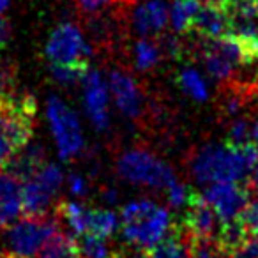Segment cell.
<instances>
[{
    "instance_id": "e0dca14e",
    "label": "cell",
    "mask_w": 258,
    "mask_h": 258,
    "mask_svg": "<svg viewBox=\"0 0 258 258\" xmlns=\"http://www.w3.org/2000/svg\"><path fill=\"white\" fill-rule=\"evenodd\" d=\"M39 258H82L76 239L62 232H53L39 251Z\"/></svg>"
},
{
    "instance_id": "ffe728a7",
    "label": "cell",
    "mask_w": 258,
    "mask_h": 258,
    "mask_svg": "<svg viewBox=\"0 0 258 258\" xmlns=\"http://www.w3.org/2000/svg\"><path fill=\"white\" fill-rule=\"evenodd\" d=\"M57 218L73 230L75 237L87 232V209L76 202H60L57 205Z\"/></svg>"
},
{
    "instance_id": "3957f363",
    "label": "cell",
    "mask_w": 258,
    "mask_h": 258,
    "mask_svg": "<svg viewBox=\"0 0 258 258\" xmlns=\"http://www.w3.org/2000/svg\"><path fill=\"white\" fill-rule=\"evenodd\" d=\"M122 235L138 253L145 254L168 233L172 218L151 200H135L122 209Z\"/></svg>"
},
{
    "instance_id": "7402d4cb",
    "label": "cell",
    "mask_w": 258,
    "mask_h": 258,
    "mask_svg": "<svg viewBox=\"0 0 258 258\" xmlns=\"http://www.w3.org/2000/svg\"><path fill=\"white\" fill-rule=\"evenodd\" d=\"M76 244H78L82 258H115L117 254L108 247L106 239H101V237L87 232L76 237Z\"/></svg>"
},
{
    "instance_id": "6da1fadb",
    "label": "cell",
    "mask_w": 258,
    "mask_h": 258,
    "mask_svg": "<svg viewBox=\"0 0 258 258\" xmlns=\"http://www.w3.org/2000/svg\"><path fill=\"white\" fill-rule=\"evenodd\" d=\"M258 165V149L253 142L246 145L207 144L191 158V173L198 182H242Z\"/></svg>"
},
{
    "instance_id": "2e32d148",
    "label": "cell",
    "mask_w": 258,
    "mask_h": 258,
    "mask_svg": "<svg viewBox=\"0 0 258 258\" xmlns=\"http://www.w3.org/2000/svg\"><path fill=\"white\" fill-rule=\"evenodd\" d=\"M145 258H189V253L179 230L172 225L168 233L145 253Z\"/></svg>"
},
{
    "instance_id": "1f68e13d",
    "label": "cell",
    "mask_w": 258,
    "mask_h": 258,
    "mask_svg": "<svg viewBox=\"0 0 258 258\" xmlns=\"http://www.w3.org/2000/svg\"><path fill=\"white\" fill-rule=\"evenodd\" d=\"M11 39V25L6 18L0 16V50H4Z\"/></svg>"
},
{
    "instance_id": "9a60e30c",
    "label": "cell",
    "mask_w": 258,
    "mask_h": 258,
    "mask_svg": "<svg viewBox=\"0 0 258 258\" xmlns=\"http://www.w3.org/2000/svg\"><path fill=\"white\" fill-rule=\"evenodd\" d=\"M44 165V149L41 145H25L22 151H18L11 158V161L6 165L9 173L23 180L32 177L41 166Z\"/></svg>"
},
{
    "instance_id": "f1b7e54d",
    "label": "cell",
    "mask_w": 258,
    "mask_h": 258,
    "mask_svg": "<svg viewBox=\"0 0 258 258\" xmlns=\"http://www.w3.org/2000/svg\"><path fill=\"white\" fill-rule=\"evenodd\" d=\"M16 82V68L9 62L0 64V94H11L15 92Z\"/></svg>"
},
{
    "instance_id": "5b68a950",
    "label": "cell",
    "mask_w": 258,
    "mask_h": 258,
    "mask_svg": "<svg viewBox=\"0 0 258 258\" xmlns=\"http://www.w3.org/2000/svg\"><path fill=\"white\" fill-rule=\"evenodd\" d=\"M57 225L44 218H29L8 226L0 258H36Z\"/></svg>"
},
{
    "instance_id": "44dd1931",
    "label": "cell",
    "mask_w": 258,
    "mask_h": 258,
    "mask_svg": "<svg viewBox=\"0 0 258 258\" xmlns=\"http://www.w3.org/2000/svg\"><path fill=\"white\" fill-rule=\"evenodd\" d=\"M161 60V48L152 37H142L135 44V66L140 71H149L158 66Z\"/></svg>"
},
{
    "instance_id": "83f0119b",
    "label": "cell",
    "mask_w": 258,
    "mask_h": 258,
    "mask_svg": "<svg viewBox=\"0 0 258 258\" xmlns=\"http://www.w3.org/2000/svg\"><path fill=\"white\" fill-rule=\"evenodd\" d=\"M189 187L184 186L182 182H179V180H173L172 184H170L168 187H166V197H168V202L172 207H184L187 202V197H189Z\"/></svg>"
},
{
    "instance_id": "cb8c5ba5",
    "label": "cell",
    "mask_w": 258,
    "mask_h": 258,
    "mask_svg": "<svg viewBox=\"0 0 258 258\" xmlns=\"http://www.w3.org/2000/svg\"><path fill=\"white\" fill-rule=\"evenodd\" d=\"M89 71V64H68V66H51V75L62 85H73L82 82Z\"/></svg>"
},
{
    "instance_id": "7c38bea8",
    "label": "cell",
    "mask_w": 258,
    "mask_h": 258,
    "mask_svg": "<svg viewBox=\"0 0 258 258\" xmlns=\"http://www.w3.org/2000/svg\"><path fill=\"white\" fill-rule=\"evenodd\" d=\"M189 32L200 39H219L232 32L230 16L223 4H205L198 9Z\"/></svg>"
},
{
    "instance_id": "d4e9b609",
    "label": "cell",
    "mask_w": 258,
    "mask_h": 258,
    "mask_svg": "<svg viewBox=\"0 0 258 258\" xmlns=\"http://www.w3.org/2000/svg\"><path fill=\"white\" fill-rule=\"evenodd\" d=\"M226 144L233 145V147H239V145H246L251 142V125L247 118H237L232 122L228 129V135H226Z\"/></svg>"
},
{
    "instance_id": "7a4b0ae2",
    "label": "cell",
    "mask_w": 258,
    "mask_h": 258,
    "mask_svg": "<svg viewBox=\"0 0 258 258\" xmlns=\"http://www.w3.org/2000/svg\"><path fill=\"white\" fill-rule=\"evenodd\" d=\"M37 103L34 96L0 94V170L34 135V118Z\"/></svg>"
},
{
    "instance_id": "ac0fdd59",
    "label": "cell",
    "mask_w": 258,
    "mask_h": 258,
    "mask_svg": "<svg viewBox=\"0 0 258 258\" xmlns=\"http://www.w3.org/2000/svg\"><path fill=\"white\" fill-rule=\"evenodd\" d=\"M200 9V0H173L170 9L172 27L177 34H189L195 15Z\"/></svg>"
},
{
    "instance_id": "484cf974",
    "label": "cell",
    "mask_w": 258,
    "mask_h": 258,
    "mask_svg": "<svg viewBox=\"0 0 258 258\" xmlns=\"http://www.w3.org/2000/svg\"><path fill=\"white\" fill-rule=\"evenodd\" d=\"M239 223L242 225L244 232L249 235H256L258 233V200H249L246 204V207L240 211L239 214Z\"/></svg>"
},
{
    "instance_id": "4316f807",
    "label": "cell",
    "mask_w": 258,
    "mask_h": 258,
    "mask_svg": "<svg viewBox=\"0 0 258 258\" xmlns=\"http://www.w3.org/2000/svg\"><path fill=\"white\" fill-rule=\"evenodd\" d=\"M75 2L82 13H85V15H96L101 9L108 8V6H127L133 0H75Z\"/></svg>"
},
{
    "instance_id": "277c9868",
    "label": "cell",
    "mask_w": 258,
    "mask_h": 258,
    "mask_svg": "<svg viewBox=\"0 0 258 258\" xmlns=\"http://www.w3.org/2000/svg\"><path fill=\"white\" fill-rule=\"evenodd\" d=\"M118 175L127 182L142 184V186L163 189L175 180L173 170L156 154L144 149H133L118 158L117 161Z\"/></svg>"
},
{
    "instance_id": "d590c367",
    "label": "cell",
    "mask_w": 258,
    "mask_h": 258,
    "mask_svg": "<svg viewBox=\"0 0 258 258\" xmlns=\"http://www.w3.org/2000/svg\"><path fill=\"white\" fill-rule=\"evenodd\" d=\"M205 4H223L225 0H204Z\"/></svg>"
},
{
    "instance_id": "836d02e7",
    "label": "cell",
    "mask_w": 258,
    "mask_h": 258,
    "mask_svg": "<svg viewBox=\"0 0 258 258\" xmlns=\"http://www.w3.org/2000/svg\"><path fill=\"white\" fill-rule=\"evenodd\" d=\"M251 142L254 144V147L258 149V120L253 124V127H251Z\"/></svg>"
},
{
    "instance_id": "8fae6325",
    "label": "cell",
    "mask_w": 258,
    "mask_h": 258,
    "mask_svg": "<svg viewBox=\"0 0 258 258\" xmlns=\"http://www.w3.org/2000/svg\"><path fill=\"white\" fill-rule=\"evenodd\" d=\"M83 101L87 113L97 129L108 125V90L99 71L89 69L83 76Z\"/></svg>"
},
{
    "instance_id": "4fadbf2b",
    "label": "cell",
    "mask_w": 258,
    "mask_h": 258,
    "mask_svg": "<svg viewBox=\"0 0 258 258\" xmlns=\"http://www.w3.org/2000/svg\"><path fill=\"white\" fill-rule=\"evenodd\" d=\"M23 214V182L13 173L0 172V228L9 225Z\"/></svg>"
},
{
    "instance_id": "ba28073f",
    "label": "cell",
    "mask_w": 258,
    "mask_h": 258,
    "mask_svg": "<svg viewBox=\"0 0 258 258\" xmlns=\"http://www.w3.org/2000/svg\"><path fill=\"white\" fill-rule=\"evenodd\" d=\"M92 48L83 37L82 30L73 23H60L46 44V57L51 66L89 64Z\"/></svg>"
},
{
    "instance_id": "f546056e",
    "label": "cell",
    "mask_w": 258,
    "mask_h": 258,
    "mask_svg": "<svg viewBox=\"0 0 258 258\" xmlns=\"http://www.w3.org/2000/svg\"><path fill=\"white\" fill-rule=\"evenodd\" d=\"M232 258H258V233L249 235Z\"/></svg>"
},
{
    "instance_id": "d6986e66",
    "label": "cell",
    "mask_w": 258,
    "mask_h": 258,
    "mask_svg": "<svg viewBox=\"0 0 258 258\" xmlns=\"http://www.w3.org/2000/svg\"><path fill=\"white\" fill-rule=\"evenodd\" d=\"M117 214L108 209H92L87 211V233L101 239H108L117 230Z\"/></svg>"
},
{
    "instance_id": "d6a6232c",
    "label": "cell",
    "mask_w": 258,
    "mask_h": 258,
    "mask_svg": "<svg viewBox=\"0 0 258 258\" xmlns=\"http://www.w3.org/2000/svg\"><path fill=\"white\" fill-rule=\"evenodd\" d=\"M249 182H251V186H253L254 189L258 191V165L254 166L253 170H251V173H249Z\"/></svg>"
},
{
    "instance_id": "8992f818",
    "label": "cell",
    "mask_w": 258,
    "mask_h": 258,
    "mask_svg": "<svg viewBox=\"0 0 258 258\" xmlns=\"http://www.w3.org/2000/svg\"><path fill=\"white\" fill-rule=\"evenodd\" d=\"M46 115L60 158L68 161L82 154L83 135L75 111L57 96H50L46 104Z\"/></svg>"
},
{
    "instance_id": "9c48e42d",
    "label": "cell",
    "mask_w": 258,
    "mask_h": 258,
    "mask_svg": "<svg viewBox=\"0 0 258 258\" xmlns=\"http://www.w3.org/2000/svg\"><path fill=\"white\" fill-rule=\"evenodd\" d=\"M202 195L212 205L221 223L237 219L240 211L249 202L247 186H244L242 182H230V180L209 184Z\"/></svg>"
},
{
    "instance_id": "30bf717a",
    "label": "cell",
    "mask_w": 258,
    "mask_h": 258,
    "mask_svg": "<svg viewBox=\"0 0 258 258\" xmlns=\"http://www.w3.org/2000/svg\"><path fill=\"white\" fill-rule=\"evenodd\" d=\"M110 90L115 97V103L120 108L124 115L129 118H138L144 111V94H142L138 83L133 76H129L124 71H111L110 73Z\"/></svg>"
},
{
    "instance_id": "8d00e7d4",
    "label": "cell",
    "mask_w": 258,
    "mask_h": 258,
    "mask_svg": "<svg viewBox=\"0 0 258 258\" xmlns=\"http://www.w3.org/2000/svg\"><path fill=\"white\" fill-rule=\"evenodd\" d=\"M115 258H122V254H118V253H117V254H115ZM144 258H145V254H144Z\"/></svg>"
},
{
    "instance_id": "52a82bcc",
    "label": "cell",
    "mask_w": 258,
    "mask_h": 258,
    "mask_svg": "<svg viewBox=\"0 0 258 258\" xmlns=\"http://www.w3.org/2000/svg\"><path fill=\"white\" fill-rule=\"evenodd\" d=\"M60 168L44 163L32 177L23 180V214L29 218H44L53 197L62 186Z\"/></svg>"
},
{
    "instance_id": "603a6c76",
    "label": "cell",
    "mask_w": 258,
    "mask_h": 258,
    "mask_svg": "<svg viewBox=\"0 0 258 258\" xmlns=\"http://www.w3.org/2000/svg\"><path fill=\"white\" fill-rule=\"evenodd\" d=\"M179 85L182 90L197 101H205L209 97L207 85H205L204 78L198 75L195 69H184L179 75Z\"/></svg>"
},
{
    "instance_id": "e575fe53",
    "label": "cell",
    "mask_w": 258,
    "mask_h": 258,
    "mask_svg": "<svg viewBox=\"0 0 258 258\" xmlns=\"http://www.w3.org/2000/svg\"><path fill=\"white\" fill-rule=\"evenodd\" d=\"M9 4H11V0H0V15L9 8Z\"/></svg>"
},
{
    "instance_id": "4dcf8cb0",
    "label": "cell",
    "mask_w": 258,
    "mask_h": 258,
    "mask_svg": "<svg viewBox=\"0 0 258 258\" xmlns=\"http://www.w3.org/2000/svg\"><path fill=\"white\" fill-rule=\"evenodd\" d=\"M69 189L76 197H85L87 195V180H83L80 175L69 177Z\"/></svg>"
},
{
    "instance_id": "5bb4252c",
    "label": "cell",
    "mask_w": 258,
    "mask_h": 258,
    "mask_svg": "<svg viewBox=\"0 0 258 258\" xmlns=\"http://www.w3.org/2000/svg\"><path fill=\"white\" fill-rule=\"evenodd\" d=\"M170 11L163 0H149L135 9L133 27L142 37H158L165 30Z\"/></svg>"
}]
</instances>
